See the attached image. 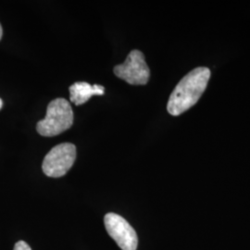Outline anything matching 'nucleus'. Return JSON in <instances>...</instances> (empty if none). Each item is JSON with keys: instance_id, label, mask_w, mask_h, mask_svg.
<instances>
[{"instance_id": "obj_9", "label": "nucleus", "mask_w": 250, "mask_h": 250, "mask_svg": "<svg viewBox=\"0 0 250 250\" xmlns=\"http://www.w3.org/2000/svg\"><path fill=\"white\" fill-rule=\"evenodd\" d=\"M2 106H3V101H2V99H0V109L2 108Z\"/></svg>"}, {"instance_id": "obj_3", "label": "nucleus", "mask_w": 250, "mask_h": 250, "mask_svg": "<svg viewBox=\"0 0 250 250\" xmlns=\"http://www.w3.org/2000/svg\"><path fill=\"white\" fill-rule=\"evenodd\" d=\"M76 159V147L73 144H60L46 154L43 161V171L46 176L59 178L72 168Z\"/></svg>"}, {"instance_id": "obj_5", "label": "nucleus", "mask_w": 250, "mask_h": 250, "mask_svg": "<svg viewBox=\"0 0 250 250\" xmlns=\"http://www.w3.org/2000/svg\"><path fill=\"white\" fill-rule=\"evenodd\" d=\"M104 223L107 233L121 250H136L138 245L137 234L125 218L115 213H107Z\"/></svg>"}, {"instance_id": "obj_8", "label": "nucleus", "mask_w": 250, "mask_h": 250, "mask_svg": "<svg viewBox=\"0 0 250 250\" xmlns=\"http://www.w3.org/2000/svg\"><path fill=\"white\" fill-rule=\"evenodd\" d=\"M2 35H3V30H2L1 24H0V39H1V37H2Z\"/></svg>"}, {"instance_id": "obj_1", "label": "nucleus", "mask_w": 250, "mask_h": 250, "mask_svg": "<svg viewBox=\"0 0 250 250\" xmlns=\"http://www.w3.org/2000/svg\"><path fill=\"white\" fill-rule=\"evenodd\" d=\"M210 78V71L198 67L182 78L175 86L167 104V110L172 116H179L197 104L203 95Z\"/></svg>"}, {"instance_id": "obj_6", "label": "nucleus", "mask_w": 250, "mask_h": 250, "mask_svg": "<svg viewBox=\"0 0 250 250\" xmlns=\"http://www.w3.org/2000/svg\"><path fill=\"white\" fill-rule=\"evenodd\" d=\"M70 99L73 104L80 106L89 100L93 96H103L105 88L102 85H91L85 82H77L70 86Z\"/></svg>"}, {"instance_id": "obj_4", "label": "nucleus", "mask_w": 250, "mask_h": 250, "mask_svg": "<svg viewBox=\"0 0 250 250\" xmlns=\"http://www.w3.org/2000/svg\"><path fill=\"white\" fill-rule=\"evenodd\" d=\"M114 73L117 77L132 85L146 84L150 77V70L144 54L136 49L129 53L125 62L114 67Z\"/></svg>"}, {"instance_id": "obj_7", "label": "nucleus", "mask_w": 250, "mask_h": 250, "mask_svg": "<svg viewBox=\"0 0 250 250\" xmlns=\"http://www.w3.org/2000/svg\"><path fill=\"white\" fill-rule=\"evenodd\" d=\"M14 250H32L30 246L27 244L26 242L19 241L16 243Z\"/></svg>"}, {"instance_id": "obj_2", "label": "nucleus", "mask_w": 250, "mask_h": 250, "mask_svg": "<svg viewBox=\"0 0 250 250\" xmlns=\"http://www.w3.org/2000/svg\"><path fill=\"white\" fill-rule=\"evenodd\" d=\"M73 124V111L69 101L64 99L52 100L46 108L45 119L38 122L36 130L42 136L51 137L70 129Z\"/></svg>"}]
</instances>
